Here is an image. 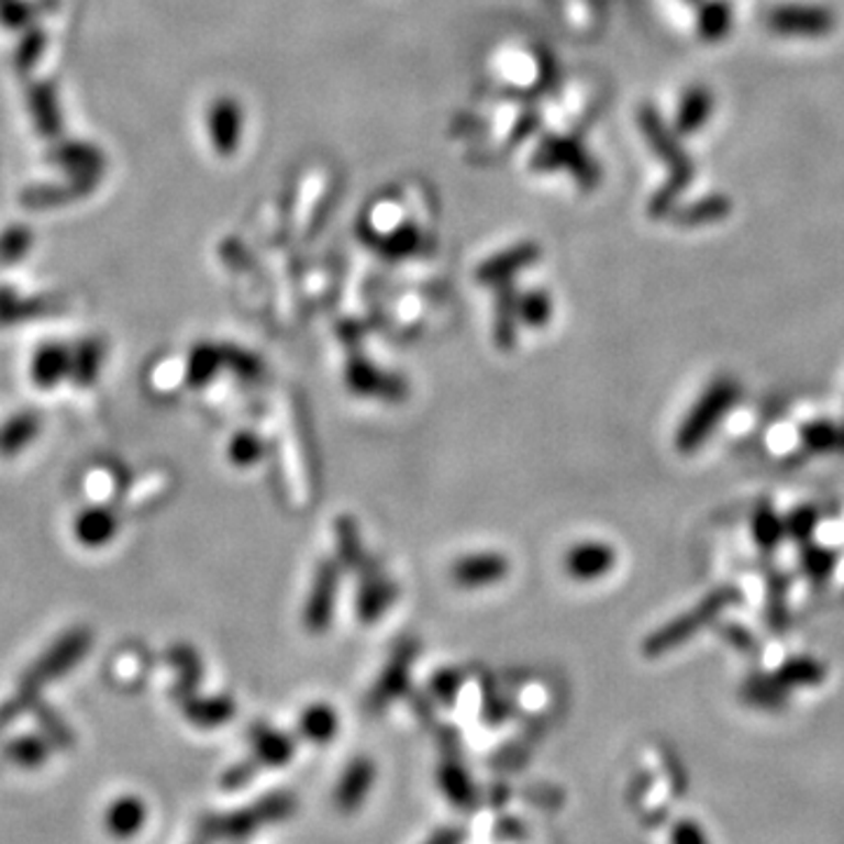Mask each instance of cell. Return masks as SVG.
Masks as SVG:
<instances>
[{"label":"cell","mask_w":844,"mask_h":844,"mask_svg":"<svg viewBox=\"0 0 844 844\" xmlns=\"http://www.w3.org/2000/svg\"><path fill=\"white\" fill-rule=\"evenodd\" d=\"M738 395H742V390H738L734 378H715L680 422L676 434L678 451L685 455L699 451L713 434V430L725 420L728 411L738 401Z\"/></svg>","instance_id":"6da1fadb"},{"label":"cell","mask_w":844,"mask_h":844,"mask_svg":"<svg viewBox=\"0 0 844 844\" xmlns=\"http://www.w3.org/2000/svg\"><path fill=\"white\" fill-rule=\"evenodd\" d=\"M736 598H738V591H734L730 587H723V589L709 593L697 608L682 612L680 618H676L674 622H668L659 631H655L653 636L645 641V653L649 657H657V655L668 653V649L682 645L685 641H690L692 633L701 631L703 626H709L720 612L730 608L732 603H736Z\"/></svg>","instance_id":"7a4b0ae2"},{"label":"cell","mask_w":844,"mask_h":844,"mask_svg":"<svg viewBox=\"0 0 844 844\" xmlns=\"http://www.w3.org/2000/svg\"><path fill=\"white\" fill-rule=\"evenodd\" d=\"M767 26L777 35L798 38H823L835 31L837 16L821 5H781L767 14Z\"/></svg>","instance_id":"3957f363"},{"label":"cell","mask_w":844,"mask_h":844,"mask_svg":"<svg viewBox=\"0 0 844 844\" xmlns=\"http://www.w3.org/2000/svg\"><path fill=\"white\" fill-rule=\"evenodd\" d=\"M148 819L146 802L136 796H122L113 800L103 814V829L115 840H130L144 831Z\"/></svg>","instance_id":"277c9868"},{"label":"cell","mask_w":844,"mask_h":844,"mask_svg":"<svg viewBox=\"0 0 844 844\" xmlns=\"http://www.w3.org/2000/svg\"><path fill=\"white\" fill-rule=\"evenodd\" d=\"M614 566V552L603 542H585L568 554V573L577 579L603 577Z\"/></svg>","instance_id":"5b68a950"},{"label":"cell","mask_w":844,"mask_h":844,"mask_svg":"<svg viewBox=\"0 0 844 844\" xmlns=\"http://www.w3.org/2000/svg\"><path fill=\"white\" fill-rule=\"evenodd\" d=\"M713 109H715V99L707 90V87H701V85L692 87V90L685 92V97L680 101L676 130L680 134H697L709 122Z\"/></svg>","instance_id":"8992f818"},{"label":"cell","mask_w":844,"mask_h":844,"mask_svg":"<svg viewBox=\"0 0 844 844\" xmlns=\"http://www.w3.org/2000/svg\"><path fill=\"white\" fill-rule=\"evenodd\" d=\"M779 678L786 690L793 688H814V685L823 682L825 666L814 657H793L779 666V671L774 674Z\"/></svg>","instance_id":"52a82bcc"},{"label":"cell","mask_w":844,"mask_h":844,"mask_svg":"<svg viewBox=\"0 0 844 844\" xmlns=\"http://www.w3.org/2000/svg\"><path fill=\"white\" fill-rule=\"evenodd\" d=\"M742 697L758 709H779L786 701V688L774 674H758L744 682Z\"/></svg>","instance_id":"ba28073f"},{"label":"cell","mask_w":844,"mask_h":844,"mask_svg":"<svg viewBox=\"0 0 844 844\" xmlns=\"http://www.w3.org/2000/svg\"><path fill=\"white\" fill-rule=\"evenodd\" d=\"M371 781H374V771L368 765L349 767V771L345 774V779H343L338 793H336V802L341 804V809H345V812L357 809L355 804H359L366 798Z\"/></svg>","instance_id":"9c48e42d"},{"label":"cell","mask_w":844,"mask_h":844,"mask_svg":"<svg viewBox=\"0 0 844 844\" xmlns=\"http://www.w3.org/2000/svg\"><path fill=\"white\" fill-rule=\"evenodd\" d=\"M5 758L20 767H41L47 760V744L38 736H20L10 742L3 751Z\"/></svg>","instance_id":"30bf717a"},{"label":"cell","mask_w":844,"mask_h":844,"mask_svg":"<svg viewBox=\"0 0 844 844\" xmlns=\"http://www.w3.org/2000/svg\"><path fill=\"white\" fill-rule=\"evenodd\" d=\"M732 211V202L725 196H709L692 207H688L680 214V223L685 225H707L713 221L725 219Z\"/></svg>","instance_id":"8fae6325"},{"label":"cell","mask_w":844,"mask_h":844,"mask_svg":"<svg viewBox=\"0 0 844 844\" xmlns=\"http://www.w3.org/2000/svg\"><path fill=\"white\" fill-rule=\"evenodd\" d=\"M732 26V12L725 3H709L699 16V35L703 41L718 43L723 41Z\"/></svg>","instance_id":"7c38bea8"},{"label":"cell","mask_w":844,"mask_h":844,"mask_svg":"<svg viewBox=\"0 0 844 844\" xmlns=\"http://www.w3.org/2000/svg\"><path fill=\"white\" fill-rule=\"evenodd\" d=\"M753 537L763 549H774L786 537L784 519L771 512L767 507H760L753 517Z\"/></svg>","instance_id":"4fadbf2b"},{"label":"cell","mask_w":844,"mask_h":844,"mask_svg":"<svg viewBox=\"0 0 844 844\" xmlns=\"http://www.w3.org/2000/svg\"><path fill=\"white\" fill-rule=\"evenodd\" d=\"M800 438H802V444L807 446V451L829 453V451L837 448L840 427H835L831 420H814L802 427Z\"/></svg>","instance_id":"5bb4252c"},{"label":"cell","mask_w":844,"mask_h":844,"mask_svg":"<svg viewBox=\"0 0 844 844\" xmlns=\"http://www.w3.org/2000/svg\"><path fill=\"white\" fill-rule=\"evenodd\" d=\"M802 570L807 573L809 579H814V582H823V579H829L831 573L835 570L837 566V558L831 549L825 547H814V544H802Z\"/></svg>","instance_id":"9a60e30c"},{"label":"cell","mask_w":844,"mask_h":844,"mask_svg":"<svg viewBox=\"0 0 844 844\" xmlns=\"http://www.w3.org/2000/svg\"><path fill=\"white\" fill-rule=\"evenodd\" d=\"M786 525V535L796 542H807L814 535L817 525H819V512L814 507H798L796 512H790L788 519L784 521Z\"/></svg>","instance_id":"2e32d148"},{"label":"cell","mask_w":844,"mask_h":844,"mask_svg":"<svg viewBox=\"0 0 844 844\" xmlns=\"http://www.w3.org/2000/svg\"><path fill=\"white\" fill-rule=\"evenodd\" d=\"M303 728H306V734L314 738V742H326V738H331L333 732H336V715L324 707H314L306 713Z\"/></svg>","instance_id":"e0dca14e"},{"label":"cell","mask_w":844,"mask_h":844,"mask_svg":"<svg viewBox=\"0 0 844 844\" xmlns=\"http://www.w3.org/2000/svg\"><path fill=\"white\" fill-rule=\"evenodd\" d=\"M502 573V566L498 558H488V556H481V558H471V560H465L457 566L455 570V577L460 579V582L469 585V579H479V577H496Z\"/></svg>","instance_id":"ac0fdd59"},{"label":"cell","mask_w":844,"mask_h":844,"mask_svg":"<svg viewBox=\"0 0 844 844\" xmlns=\"http://www.w3.org/2000/svg\"><path fill=\"white\" fill-rule=\"evenodd\" d=\"M38 718H41V723H43V730L47 732V736H49L52 742H55L57 746L66 748V746L74 744V734H70V730H68V728L62 723V720L57 718V713H52L49 709L41 707V709H38Z\"/></svg>","instance_id":"d6986e66"},{"label":"cell","mask_w":844,"mask_h":844,"mask_svg":"<svg viewBox=\"0 0 844 844\" xmlns=\"http://www.w3.org/2000/svg\"><path fill=\"white\" fill-rule=\"evenodd\" d=\"M674 844H707V837H703L697 823L682 821L676 825V831H674Z\"/></svg>","instance_id":"ffe728a7"},{"label":"cell","mask_w":844,"mask_h":844,"mask_svg":"<svg viewBox=\"0 0 844 844\" xmlns=\"http://www.w3.org/2000/svg\"><path fill=\"white\" fill-rule=\"evenodd\" d=\"M837 451L844 453V430H840V442H837Z\"/></svg>","instance_id":"44dd1931"}]
</instances>
